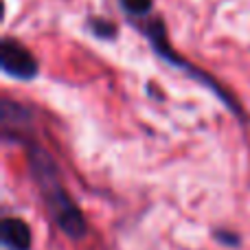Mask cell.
Returning a JSON list of instances; mask_svg holds the SVG:
<instances>
[{"label":"cell","instance_id":"obj_1","mask_svg":"<svg viewBox=\"0 0 250 250\" xmlns=\"http://www.w3.org/2000/svg\"><path fill=\"white\" fill-rule=\"evenodd\" d=\"M26 147V156H29L31 173H33L35 182H38L40 195H42L44 204H46L48 213H51L53 222L57 224V229L64 235H68L70 239H82L88 233V224L83 220V213L79 211V207L73 202L68 193H66L64 185H62L60 171H57L53 158L48 156V151L42 145L26 138H16Z\"/></svg>","mask_w":250,"mask_h":250},{"label":"cell","instance_id":"obj_2","mask_svg":"<svg viewBox=\"0 0 250 250\" xmlns=\"http://www.w3.org/2000/svg\"><path fill=\"white\" fill-rule=\"evenodd\" d=\"M134 26H136L138 31H141L143 35H145L147 40L151 42V46H154V51L158 53L163 60H167L169 64H173V66H178V68H182V70H187L189 75H193L195 79H198L200 83H204L207 88H211L213 92H215L217 97H220L222 101H224L226 105H229L233 112H237V114H242V108H239L237 104H235V99L233 97H226V92H224V88H220L215 82H213V77H208L207 73H202V70H198L195 66H191L187 60H182L180 55H178L176 51H173L171 46H169V42H167V31H165V22H163V18L160 16H147V18H136V20H129Z\"/></svg>","mask_w":250,"mask_h":250},{"label":"cell","instance_id":"obj_3","mask_svg":"<svg viewBox=\"0 0 250 250\" xmlns=\"http://www.w3.org/2000/svg\"><path fill=\"white\" fill-rule=\"evenodd\" d=\"M0 66H2V70L9 77L22 79V82H29V79L38 77V70H40L33 53L13 38H2V44H0Z\"/></svg>","mask_w":250,"mask_h":250},{"label":"cell","instance_id":"obj_4","mask_svg":"<svg viewBox=\"0 0 250 250\" xmlns=\"http://www.w3.org/2000/svg\"><path fill=\"white\" fill-rule=\"evenodd\" d=\"M2 244L9 250H31V229L20 217H4L2 220Z\"/></svg>","mask_w":250,"mask_h":250},{"label":"cell","instance_id":"obj_5","mask_svg":"<svg viewBox=\"0 0 250 250\" xmlns=\"http://www.w3.org/2000/svg\"><path fill=\"white\" fill-rule=\"evenodd\" d=\"M123 7V11L127 13L129 20L136 18H147L154 11V0H119Z\"/></svg>","mask_w":250,"mask_h":250},{"label":"cell","instance_id":"obj_6","mask_svg":"<svg viewBox=\"0 0 250 250\" xmlns=\"http://www.w3.org/2000/svg\"><path fill=\"white\" fill-rule=\"evenodd\" d=\"M88 29L92 31V35H97L99 40H114L117 38V24L104 18H90L88 20Z\"/></svg>","mask_w":250,"mask_h":250}]
</instances>
